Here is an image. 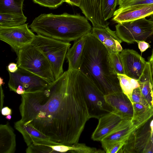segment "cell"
Listing matches in <instances>:
<instances>
[{"mask_svg":"<svg viewBox=\"0 0 153 153\" xmlns=\"http://www.w3.org/2000/svg\"><path fill=\"white\" fill-rule=\"evenodd\" d=\"M123 119L117 111L113 110L101 117L92 133L91 139L94 141H101Z\"/></svg>","mask_w":153,"mask_h":153,"instance_id":"9a60e30c","label":"cell"},{"mask_svg":"<svg viewBox=\"0 0 153 153\" xmlns=\"http://www.w3.org/2000/svg\"><path fill=\"white\" fill-rule=\"evenodd\" d=\"M132 105L133 112L131 120L134 124L141 127L153 117V107L135 102Z\"/></svg>","mask_w":153,"mask_h":153,"instance_id":"ffe728a7","label":"cell"},{"mask_svg":"<svg viewBox=\"0 0 153 153\" xmlns=\"http://www.w3.org/2000/svg\"><path fill=\"white\" fill-rule=\"evenodd\" d=\"M16 135L8 122L0 126V153H14L16 150Z\"/></svg>","mask_w":153,"mask_h":153,"instance_id":"d6986e66","label":"cell"},{"mask_svg":"<svg viewBox=\"0 0 153 153\" xmlns=\"http://www.w3.org/2000/svg\"><path fill=\"white\" fill-rule=\"evenodd\" d=\"M8 72L10 90L19 94L37 91L50 84L40 77L19 68L14 73Z\"/></svg>","mask_w":153,"mask_h":153,"instance_id":"9c48e42d","label":"cell"},{"mask_svg":"<svg viewBox=\"0 0 153 153\" xmlns=\"http://www.w3.org/2000/svg\"><path fill=\"white\" fill-rule=\"evenodd\" d=\"M17 122L49 140L70 146L78 142L90 119L83 95L73 73L67 71L42 90L21 95Z\"/></svg>","mask_w":153,"mask_h":153,"instance_id":"6da1fadb","label":"cell"},{"mask_svg":"<svg viewBox=\"0 0 153 153\" xmlns=\"http://www.w3.org/2000/svg\"><path fill=\"white\" fill-rule=\"evenodd\" d=\"M117 75L123 92L127 96L133 104L132 93L134 89L140 87L138 81L125 74H117Z\"/></svg>","mask_w":153,"mask_h":153,"instance_id":"603a6c76","label":"cell"},{"mask_svg":"<svg viewBox=\"0 0 153 153\" xmlns=\"http://www.w3.org/2000/svg\"><path fill=\"white\" fill-rule=\"evenodd\" d=\"M88 34L74 41L72 47L68 50L66 57L68 62V71L79 70L81 60Z\"/></svg>","mask_w":153,"mask_h":153,"instance_id":"ac0fdd59","label":"cell"},{"mask_svg":"<svg viewBox=\"0 0 153 153\" xmlns=\"http://www.w3.org/2000/svg\"><path fill=\"white\" fill-rule=\"evenodd\" d=\"M150 81L151 84V95L152 100L153 104V49L152 50V54L148 59Z\"/></svg>","mask_w":153,"mask_h":153,"instance_id":"1f68e13d","label":"cell"},{"mask_svg":"<svg viewBox=\"0 0 153 153\" xmlns=\"http://www.w3.org/2000/svg\"><path fill=\"white\" fill-rule=\"evenodd\" d=\"M1 110V114L3 116H6L12 114V110L11 109L7 106L2 108Z\"/></svg>","mask_w":153,"mask_h":153,"instance_id":"e575fe53","label":"cell"},{"mask_svg":"<svg viewBox=\"0 0 153 153\" xmlns=\"http://www.w3.org/2000/svg\"><path fill=\"white\" fill-rule=\"evenodd\" d=\"M110 54L113 66L115 72L117 74H125L120 53H110Z\"/></svg>","mask_w":153,"mask_h":153,"instance_id":"4316f807","label":"cell"},{"mask_svg":"<svg viewBox=\"0 0 153 153\" xmlns=\"http://www.w3.org/2000/svg\"><path fill=\"white\" fill-rule=\"evenodd\" d=\"M118 0H101V11L105 21L113 16L117 4Z\"/></svg>","mask_w":153,"mask_h":153,"instance_id":"d4e9b609","label":"cell"},{"mask_svg":"<svg viewBox=\"0 0 153 153\" xmlns=\"http://www.w3.org/2000/svg\"><path fill=\"white\" fill-rule=\"evenodd\" d=\"M153 14V4H137L119 8L115 11L112 20L116 23L132 21Z\"/></svg>","mask_w":153,"mask_h":153,"instance_id":"7c38bea8","label":"cell"},{"mask_svg":"<svg viewBox=\"0 0 153 153\" xmlns=\"http://www.w3.org/2000/svg\"><path fill=\"white\" fill-rule=\"evenodd\" d=\"M1 87V110L2 108V107L3 106V99L4 97V94L3 92V90L1 86H0Z\"/></svg>","mask_w":153,"mask_h":153,"instance_id":"8d00e7d4","label":"cell"},{"mask_svg":"<svg viewBox=\"0 0 153 153\" xmlns=\"http://www.w3.org/2000/svg\"><path fill=\"white\" fill-rule=\"evenodd\" d=\"M35 3L51 8H55L65 2L64 0H32Z\"/></svg>","mask_w":153,"mask_h":153,"instance_id":"f546056e","label":"cell"},{"mask_svg":"<svg viewBox=\"0 0 153 153\" xmlns=\"http://www.w3.org/2000/svg\"><path fill=\"white\" fill-rule=\"evenodd\" d=\"M24 0H0V13L24 15L22 11Z\"/></svg>","mask_w":153,"mask_h":153,"instance_id":"7402d4cb","label":"cell"},{"mask_svg":"<svg viewBox=\"0 0 153 153\" xmlns=\"http://www.w3.org/2000/svg\"><path fill=\"white\" fill-rule=\"evenodd\" d=\"M28 23L11 27H0V39L10 46L17 55L21 50L30 45L35 35Z\"/></svg>","mask_w":153,"mask_h":153,"instance_id":"30bf717a","label":"cell"},{"mask_svg":"<svg viewBox=\"0 0 153 153\" xmlns=\"http://www.w3.org/2000/svg\"><path fill=\"white\" fill-rule=\"evenodd\" d=\"M101 0H81L79 7L93 27L104 28L109 23L103 19L101 11Z\"/></svg>","mask_w":153,"mask_h":153,"instance_id":"4fadbf2b","label":"cell"},{"mask_svg":"<svg viewBox=\"0 0 153 153\" xmlns=\"http://www.w3.org/2000/svg\"><path fill=\"white\" fill-rule=\"evenodd\" d=\"M27 18L24 15L0 13V27H11L25 24Z\"/></svg>","mask_w":153,"mask_h":153,"instance_id":"cb8c5ba5","label":"cell"},{"mask_svg":"<svg viewBox=\"0 0 153 153\" xmlns=\"http://www.w3.org/2000/svg\"><path fill=\"white\" fill-rule=\"evenodd\" d=\"M73 71L83 95L90 118L98 119L112 111L113 110L106 102L105 95L93 82L80 70Z\"/></svg>","mask_w":153,"mask_h":153,"instance_id":"5b68a950","label":"cell"},{"mask_svg":"<svg viewBox=\"0 0 153 153\" xmlns=\"http://www.w3.org/2000/svg\"><path fill=\"white\" fill-rule=\"evenodd\" d=\"M127 137L102 147L106 153H118L125 145L129 137Z\"/></svg>","mask_w":153,"mask_h":153,"instance_id":"83f0119b","label":"cell"},{"mask_svg":"<svg viewBox=\"0 0 153 153\" xmlns=\"http://www.w3.org/2000/svg\"><path fill=\"white\" fill-rule=\"evenodd\" d=\"M6 118L7 120H10L11 119V116L10 115H7L6 117Z\"/></svg>","mask_w":153,"mask_h":153,"instance_id":"f35d334b","label":"cell"},{"mask_svg":"<svg viewBox=\"0 0 153 153\" xmlns=\"http://www.w3.org/2000/svg\"><path fill=\"white\" fill-rule=\"evenodd\" d=\"M88 20L83 16L67 13L41 14L28 26L37 34L70 42L91 31L92 27Z\"/></svg>","mask_w":153,"mask_h":153,"instance_id":"3957f363","label":"cell"},{"mask_svg":"<svg viewBox=\"0 0 153 153\" xmlns=\"http://www.w3.org/2000/svg\"><path fill=\"white\" fill-rule=\"evenodd\" d=\"M120 54L125 74L138 80L143 74L147 62L137 52L133 49L123 50Z\"/></svg>","mask_w":153,"mask_h":153,"instance_id":"8fae6325","label":"cell"},{"mask_svg":"<svg viewBox=\"0 0 153 153\" xmlns=\"http://www.w3.org/2000/svg\"><path fill=\"white\" fill-rule=\"evenodd\" d=\"M17 56L16 63L19 68L40 77L49 84L55 81L49 62L41 51L31 44L20 50Z\"/></svg>","mask_w":153,"mask_h":153,"instance_id":"8992f818","label":"cell"},{"mask_svg":"<svg viewBox=\"0 0 153 153\" xmlns=\"http://www.w3.org/2000/svg\"><path fill=\"white\" fill-rule=\"evenodd\" d=\"M66 2L71 5H74L79 7L81 0H64Z\"/></svg>","mask_w":153,"mask_h":153,"instance_id":"d590c367","label":"cell"},{"mask_svg":"<svg viewBox=\"0 0 153 153\" xmlns=\"http://www.w3.org/2000/svg\"><path fill=\"white\" fill-rule=\"evenodd\" d=\"M132 99L133 103H140L150 107L144 99L141 94L140 87L133 90L132 95Z\"/></svg>","mask_w":153,"mask_h":153,"instance_id":"4dcf8cb0","label":"cell"},{"mask_svg":"<svg viewBox=\"0 0 153 153\" xmlns=\"http://www.w3.org/2000/svg\"><path fill=\"white\" fill-rule=\"evenodd\" d=\"M4 82L3 81V79L1 77H0V86H2V85H4Z\"/></svg>","mask_w":153,"mask_h":153,"instance_id":"74e56055","label":"cell"},{"mask_svg":"<svg viewBox=\"0 0 153 153\" xmlns=\"http://www.w3.org/2000/svg\"><path fill=\"white\" fill-rule=\"evenodd\" d=\"M19 69L17 63L14 62L10 63L7 67V70L8 72L11 73H14L16 72Z\"/></svg>","mask_w":153,"mask_h":153,"instance_id":"836d02e7","label":"cell"},{"mask_svg":"<svg viewBox=\"0 0 153 153\" xmlns=\"http://www.w3.org/2000/svg\"><path fill=\"white\" fill-rule=\"evenodd\" d=\"M104 97L107 104L123 119H131L133 112L132 103L122 91L105 95Z\"/></svg>","mask_w":153,"mask_h":153,"instance_id":"5bb4252c","label":"cell"},{"mask_svg":"<svg viewBox=\"0 0 153 153\" xmlns=\"http://www.w3.org/2000/svg\"><path fill=\"white\" fill-rule=\"evenodd\" d=\"M91 32L103 44L109 53H120L123 51L121 45L122 41L116 31L112 30L108 26L104 28L93 27Z\"/></svg>","mask_w":153,"mask_h":153,"instance_id":"2e32d148","label":"cell"},{"mask_svg":"<svg viewBox=\"0 0 153 153\" xmlns=\"http://www.w3.org/2000/svg\"><path fill=\"white\" fill-rule=\"evenodd\" d=\"M31 44L47 58L51 65L55 80L58 79L64 73L63 65L71 44L37 34Z\"/></svg>","mask_w":153,"mask_h":153,"instance_id":"277c9868","label":"cell"},{"mask_svg":"<svg viewBox=\"0 0 153 153\" xmlns=\"http://www.w3.org/2000/svg\"><path fill=\"white\" fill-rule=\"evenodd\" d=\"M153 4V0H118L119 8H123L137 4Z\"/></svg>","mask_w":153,"mask_h":153,"instance_id":"f1b7e54d","label":"cell"},{"mask_svg":"<svg viewBox=\"0 0 153 153\" xmlns=\"http://www.w3.org/2000/svg\"><path fill=\"white\" fill-rule=\"evenodd\" d=\"M153 153V117L130 135L118 153Z\"/></svg>","mask_w":153,"mask_h":153,"instance_id":"ba28073f","label":"cell"},{"mask_svg":"<svg viewBox=\"0 0 153 153\" xmlns=\"http://www.w3.org/2000/svg\"><path fill=\"white\" fill-rule=\"evenodd\" d=\"M137 81L139 84L141 93L144 99L150 107H153L152 100L151 95V84L148 62L143 74Z\"/></svg>","mask_w":153,"mask_h":153,"instance_id":"44dd1931","label":"cell"},{"mask_svg":"<svg viewBox=\"0 0 153 153\" xmlns=\"http://www.w3.org/2000/svg\"><path fill=\"white\" fill-rule=\"evenodd\" d=\"M139 128L133 124L131 120L123 119L100 141L102 147L111 144L125 137Z\"/></svg>","mask_w":153,"mask_h":153,"instance_id":"e0dca14e","label":"cell"},{"mask_svg":"<svg viewBox=\"0 0 153 153\" xmlns=\"http://www.w3.org/2000/svg\"><path fill=\"white\" fill-rule=\"evenodd\" d=\"M71 153H104V150L87 146L84 143H75L72 145Z\"/></svg>","mask_w":153,"mask_h":153,"instance_id":"484cf974","label":"cell"},{"mask_svg":"<svg viewBox=\"0 0 153 153\" xmlns=\"http://www.w3.org/2000/svg\"><path fill=\"white\" fill-rule=\"evenodd\" d=\"M79 70L87 76L105 95L122 91L109 53L91 32L87 35Z\"/></svg>","mask_w":153,"mask_h":153,"instance_id":"7a4b0ae2","label":"cell"},{"mask_svg":"<svg viewBox=\"0 0 153 153\" xmlns=\"http://www.w3.org/2000/svg\"><path fill=\"white\" fill-rule=\"evenodd\" d=\"M137 43L138 48L141 53L144 52L150 47L149 44L144 41H139Z\"/></svg>","mask_w":153,"mask_h":153,"instance_id":"d6a6232c","label":"cell"},{"mask_svg":"<svg viewBox=\"0 0 153 153\" xmlns=\"http://www.w3.org/2000/svg\"><path fill=\"white\" fill-rule=\"evenodd\" d=\"M115 27L119 38L128 43L145 41L153 34V20L146 18L118 23Z\"/></svg>","mask_w":153,"mask_h":153,"instance_id":"52a82bcc","label":"cell"}]
</instances>
